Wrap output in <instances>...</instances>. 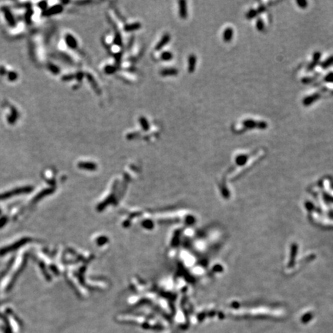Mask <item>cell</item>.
<instances>
[{
    "label": "cell",
    "mask_w": 333,
    "mask_h": 333,
    "mask_svg": "<svg viewBox=\"0 0 333 333\" xmlns=\"http://www.w3.org/2000/svg\"><path fill=\"white\" fill-rule=\"evenodd\" d=\"M179 3V15L183 19H186L188 17V6L187 2L185 1H180Z\"/></svg>",
    "instance_id": "6da1fadb"
},
{
    "label": "cell",
    "mask_w": 333,
    "mask_h": 333,
    "mask_svg": "<svg viewBox=\"0 0 333 333\" xmlns=\"http://www.w3.org/2000/svg\"><path fill=\"white\" fill-rule=\"evenodd\" d=\"M170 39H171V35H170V34L168 33L164 34V35L162 36L161 39H160V41L158 42V43L157 44L156 47H155V49H156V50H160V49L163 48L165 45H167L168 43H169Z\"/></svg>",
    "instance_id": "7a4b0ae2"
},
{
    "label": "cell",
    "mask_w": 333,
    "mask_h": 333,
    "mask_svg": "<svg viewBox=\"0 0 333 333\" xmlns=\"http://www.w3.org/2000/svg\"><path fill=\"white\" fill-rule=\"evenodd\" d=\"M196 64H197V57L194 54H190L188 57V72L193 73L195 70Z\"/></svg>",
    "instance_id": "3957f363"
},
{
    "label": "cell",
    "mask_w": 333,
    "mask_h": 333,
    "mask_svg": "<svg viewBox=\"0 0 333 333\" xmlns=\"http://www.w3.org/2000/svg\"><path fill=\"white\" fill-rule=\"evenodd\" d=\"M160 75L162 76H177L178 73V70L175 68H165L160 70Z\"/></svg>",
    "instance_id": "277c9868"
},
{
    "label": "cell",
    "mask_w": 333,
    "mask_h": 333,
    "mask_svg": "<svg viewBox=\"0 0 333 333\" xmlns=\"http://www.w3.org/2000/svg\"><path fill=\"white\" fill-rule=\"evenodd\" d=\"M141 28V24L140 22H134L130 24H127L124 26V30L126 32H132Z\"/></svg>",
    "instance_id": "5b68a950"
},
{
    "label": "cell",
    "mask_w": 333,
    "mask_h": 333,
    "mask_svg": "<svg viewBox=\"0 0 333 333\" xmlns=\"http://www.w3.org/2000/svg\"><path fill=\"white\" fill-rule=\"evenodd\" d=\"M232 35H233V30L231 28H230V27H228V28L226 29V30H224V34H223L224 40L225 42H229L231 39V38H232Z\"/></svg>",
    "instance_id": "8992f818"
},
{
    "label": "cell",
    "mask_w": 333,
    "mask_h": 333,
    "mask_svg": "<svg viewBox=\"0 0 333 333\" xmlns=\"http://www.w3.org/2000/svg\"><path fill=\"white\" fill-rule=\"evenodd\" d=\"M139 122H140V126L143 129V130H149V122L147 121V120L144 117H140V119H139Z\"/></svg>",
    "instance_id": "52a82bcc"
},
{
    "label": "cell",
    "mask_w": 333,
    "mask_h": 333,
    "mask_svg": "<svg viewBox=\"0 0 333 333\" xmlns=\"http://www.w3.org/2000/svg\"><path fill=\"white\" fill-rule=\"evenodd\" d=\"M160 57L164 61H169L173 58V54L170 51H165V52H162Z\"/></svg>",
    "instance_id": "ba28073f"
}]
</instances>
